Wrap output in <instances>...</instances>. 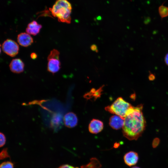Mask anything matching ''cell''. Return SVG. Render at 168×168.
<instances>
[{"label": "cell", "instance_id": "obj_5", "mask_svg": "<svg viewBox=\"0 0 168 168\" xmlns=\"http://www.w3.org/2000/svg\"><path fill=\"white\" fill-rule=\"evenodd\" d=\"M3 51L8 55L13 57L17 55L19 51L18 44L11 39H7L3 43L2 45Z\"/></svg>", "mask_w": 168, "mask_h": 168}, {"label": "cell", "instance_id": "obj_15", "mask_svg": "<svg viewBox=\"0 0 168 168\" xmlns=\"http://www.w3.org/2000/svg\"><path fill=\"white\" fill-rule=\"evenodd\" d=\"M0 168H14L13 164L10 161H5L0 165Z\"/></svg>", "mask_w": 168, "mask_h": 168}, {"label": "cell", "instance_id": "obj_17", "mask_svg": "<svg viewBox=\"0 0 168 168\" xmlns=\"http://www.w3.org/2000/svg\"><path fill=\"white\" fill-rule=\"evenodd\" d=\"M0 146L1 147H3L5 144L6 138L4 134L1 132L0 133Z\"/></svg>", "mask_w": 168, "mask_h": 168}, {"label": "cell", "instance_id": "obj_2", "mask_svg": "<svg viewBox=\"0 0 168 168\" xmlns=\"http://www.w3.org/2000/svg\"><path fill=\"white\" fill-rule=\"evenodd\" d=\"M49 10L52 16L57 18L59 21L71 23L72 7L67 0H57Z\"/></svg>", "mask_w": 168, "mask_h": 168}, {"label": "cell", "instance_id": "obj_4", "mask_svg": "<svg viewBox=\"0 0 168 168\" xmlns=\"http://www.w3.org/2000/svg\"><path fill=\"white\" fill-rule=\"evenodd\" d=\"M59 55V52L54 49L50 51L47 57V70L53 74L57 72L60 68Z\"/></svg>", "mask_w": 168, "mask_h": 168}, {"label": "cell", "instance_id": "obj_21", "mask_svg": "<svg viewBox=\"0 0 168 168\" xmlns=\"http://www.w3.org/2000/svg\"><path fill=\"white\" fill-rule=\"evenodd\" d=\"M164 60L166 64L168 66V53H167L165 55Z\"/></svg>", "mask_w": 168, "mask_h": 168}, {"label": "cell", "instance_id": "obj_18", "mask_svg": "<svg viewBox=\"0 0 168 168\" xmlns=\"http://www.w3.org/2000/svg\"><path fill=\"white\" fill-rule=\"evenodd\" d=\"M160 142V139L158 138H155L152 142V147L153 148H156L159 144Z\"/></svg>", "mask_w": 168, "mask_h": 168}, {"label": "cell", "instance_id": "obj_24", "mask_svg": "<svg viewBox=\"0 0 168 168\" xmlns=\"http://www.w3.org/2000/svg\"><path fill=\"white\" fill-rule=\"evenodd\" d=\"M131 168H140L139 167L137 166H134L133 167H132Z\"/></svg>", "mask_w": 168, "mask_h": 168}, {"label": "cell", "instance_id": "obj_13", "mask_svg": "<svg viewBox=\"0 0 168 168\" xmlns=\"http://www.w3.org/2000/svg\"><path fill=\"white\" fill-rule=\"evenodd\" d=\"M101 165L99 161L96 158L91 159L90 162L86 165L82 166V168H100Z\"/></svg>", "mask_w": 168, "mask_h": 168}, {"label": "cell", "instance_id": "obj_11", "mask_svg": "<svg viewBox=\"0 0 168 168\" xmlns=\"http://www.w3.org/2000/svg\"><path fill=\"white\" fill-rule=\"evenodd\" d=\"M124 119L120 116L115 115L111 116L109 119V125L113 129L118 130L123 128Z\"/></svg>", "mask_w": 168, "mask_h": 168}, {"label": "cell", "instance_id": "obj_9", "mask_svg": "<svg viewBox=\"0 0 168 168\" xmlns=\"http://www.w3.org/2000/svg\"><path fill=\"white\" fill-rule=\"evenodd\" d=\"M103 124L101 121L98 119H93L89 124L88 129L91 133L97 134L103 130Z\"/></svg>", "mask_w": 168, "mask_h": 168}, {"label": "cell", "instance_id": "obj_7", "mask_svg": "<svg viewBox=\"0 0 168 168\" xmlns=\"http://www.w3.org/2000/svg\"><path fill=\"white\" fill-rule=\"evenodd\" d=\"M138 159V153L133 151L127 152L124 157V163L126 165L129 166L135 165L137 163Z\"/></svg>", "mask_w": 168, "mask_h": 168}, {"label": "cell", "instance_id": "obj_20", "mask_svg": "<svg viewBox=\"0 0 168 168\" xmlns=\"http://www.w3.org/2000/svg\"><path fill=\"white\" fill-rule=\"evenodd\" d=\"M149 75L148 76V79L150 81H153L155 78V76L154 74L152 73L149 71Z\"/></svg>", "mask_w": 168, "mask_h": 168}, {"label": "cell", "instance_id": "obj_23", "mask_svg": "<svg viewBox=\"0 0 168 168\" xmlns=\"http://www.w3.org/2000/svg\"><path fill=\"white\" fill-rule=\"evenodd\" d=\"M30 57L32 59H35L37 57V55L35 53H32L30 54Z\"/></svg>", "mask_w": 168, "mask_h": 168}, {"label": "cell", "instance_id": "obj_12", "mask_svg": "<svg viewBox=\"0 0 168 168\" xmlns=\"http://www.w3.org/2000/svg\"><path fill=\"white\" fill-rule=\"evenodd\" d=\"M42 27L41 25L36 21H33L28 25L26 29V32L30 35H35L39 33Z\"/></svg>", "mask_w": 168, "mask_h": 168}, {"label": "cell", "instance_id": "obj_1", "mask_svg": "<svg viewBox=\"0 0 168 168\" xmlns=\"http://www.w3.org/2000/svg\"><path fill=\"white\" fill-rule=\"evenodd\" d=\"M143 105L132 106L124 119L122 128L124 136L129 140H137L142 135L146 122L142 112Z\"/></svg>", "mask_w": 168, "mask_h": 168}, {"label": "cell", "instance_id": "obj_10", "mask_svg": "<svg viewBox=\"0 0 168 168\" xmlns=\"http://www.w3.org/2000/svg\"><path fill=\"white\" fill-rule=\"evenodd\" d=\"M17 40L21 45L24 47H27L30 45L33 41V39L30 35L25 32L21 33L18 35Z\"/></svg>", "mask_w": 168, "mask_h": 168}, {"label": "cell", "instance_id": "obj_3", "mask_svg": "<svg viewBox=\"0 0 168 168\" xmlns=\"http://www.w3.org/2000/svg\"><path fill=\"white\" fill-rule=\"evenodd\" d=\"M132 106L122 97H119L111 105L106 107L105 109L110 113L124 119L128 111Z\"/></svg>", "mask_w": 168, "mask_h": 168}, {"label": "cell", "instance_id": "obj_14", "mask_svg": "<svg viewBox=\"0 0 168 168\" xmlns=\"http://www.w3.org/2000/svg\"><path fill=\"white\" fill-rule=\"evenodd\" d=\"M163 4L160 6L158 9L159 15L162 19L168 16V7L164 6Z\"/></svg>", "mask_w": 168, "mask_h": 168}, {"label": "cell", "instance_id": "obj_8", "mask_svg": "<svg viewBox=\"0 0 168 168\" xmlns=\"http://www.w3.org/2000/svg\"><path fill=\"white\" fill-rule=\"evenodd\" d=\"M24 64L23 61L19 58L12 59L9 64L11 71L13 72L19 73L24 70Z\"/></svg>", "mask_w": 168, "mask_h": 168}, {"label": "cell", "instance_id": "obj_22", "mask_svg": "<svg viewBox=\"0 0 168 168\" xmlns=\"http://www.w3.org/2000/svg\"><path fill=\"white\" fill-rule=\"evenodd\" d=\"M91 49L93 51H98L96 45L95 44H93L91 47Z\"/></svg>", "mask_w": 168, "mask_h": 168}, {"label": "cell", "instance_id": "obj_16", "mask_svg": "<svg viewBox=\"0 0 168 168\" xmlns=\"http://www.w3.org/2000/svg\"><path fill=\"white\" fill-rule=\"evenodd\" d=\"M10 157V156L7 151V148H6L3 149L1 152L0 154V159L2 160Z\"/></svg>", "mask_w": 168, "mask_h": 168}, {"label": "cell", "instance_id": "obj_19", "mask_svg": "<svg viewBox=\"0 0 168 168\" xmlns=\"http://www.w3.org/2000/svg\"><path fill=\"white\" fill-rule=\"evenodd\" d=\"M58 168H79L77 167H74L68 164H64L60 166Z\"/></svg>", "mask_w": 168, "mask_h": 168}, {"label": "cell", "instance_id": "obj_6", "mask_svg": "<svg viewBox=\"0 0 168 168\" xmlns=\"http://www.w3.org/2000/svg\"><path fill=\"white\" fill-rule=\"evenodd\" d=\"M78 118L76 115L72 112H69L66 114L63 118L65 125L68 128H72L77 125Z\"/></svg>", "mask_w": 168, "mask_h": 168}]
</instances>
